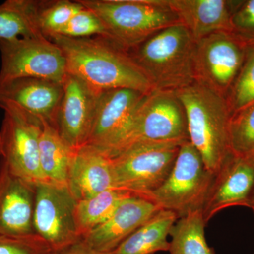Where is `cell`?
<instances>
[{
    "instance_id": "obj_1",
    "label": "cell",
    "mask_w": 254,
    "mask_h": 254,
    "mask_svg": "<svg viewBox=\"0 0 254 254\" xmlns=\"http://www.w3.org/2000/svg\"><path fill=\"white\" fill-rule=\"evenodd\" d=\"M51 39L64 55L66 73L95 91L128 88L146 94L153 89L127 50L108 38L55 36Z\"/></svg>"
},
{
    "instance_id": "obj_2",
    "label": "cell",
    "mask_w": 254,
    "mask_h": 254,
    "mask_svg": "<svg viewBox=\"0 0 254 254\" xmlns=\"http://www.w3.org/2000/svg\"><path fill=\"white\" fill-rule=\"evenodd\" d=\"M175 93L186 112L189 140L215 175L234 155L229 139L232 113L226 98L195 81Z\"/></svg>"
},
{
    "instance_id": "obj_3",
    "label": "cell",
    "mask_w": 254,
    "mask_h": 254,
    "mask_svg": "<svg viewBox=\"0 0 254 254\" xmlns=\"http://www.w3.org/2000/svg\"><path fill=\"white\" fill-rule=\"evenodd\" d=\"M194 38L181 23L127 50L153 89L176 91L195 82Z\"/></svg>"
},
{
    "instance_id": "obj_4",
    "label": "cell",
    "mask_w": 254,
    "mask_h": 254,
    "mask_svg": "<svg viewBox=\"0 0 254 254\" xmlns=\"http://www.w3.org/2000/svg\"><path fill=\"white\" fill-rule=\"evenodd\" d=\"M99 17L108 39L126 50L180 23L167 0H78Z\"/></svg>"
},
{
    "instance_id": "obj_5",
    "label": "cell",
    "mask_w": 254,
    "mask_h": 254,
    "mask_svg": "<svg viewBox=\"0 0 254 254\" xmlns=\"http://www.w3.org/2000/svg\"><path fill=\"white\" fill-rule=\"evenodd\" d=\"M213 174L190 141L182 144L168 178L148 200L160 210L176 214L178 219L202 210L213 184Z\"/></svg>"
},
{
    "instance_id": "obj_6",
    "label": "cell",
    "mask_w": 254,
    "mask_h": 254,
    "mask_svg": "<svg viewBox=\"0 0 254 254\" xmlns=\"http://www.w3.org/2000/svg\"><path fill=\"white\" fill-rule=\"evenodd\" d=\"M183 143H136L110 157L115 186L148 199L168 178Z\"/></svg>"
},
{
    "instance_id": "obj_7",
    "label": "cell",
    "mask_w": 254,
    "mask_h": 254,
    "mask_svg": "<svg viewBox=\"0 0 254 254\" xmlns=\"http://www.w3.org/2000/svg\"><path fill=\"white\" fill-rule=\"evenodd\" d=\"M0 108L4 111L0 128V163L10 173L33 185L49 182L40 165L41 122L11 103H0Z\"/></svg>"
},
{
    "instance_id": "obj_8",
    "label": "cell",
    "mask_w": 254,
    "mask_h": 254,
    "mask_svg": "<svg viewBox=\"0 0 254 254\" xmlns=\"http://www.w3.org/2000/svg\"><path fill=\"white\" fill-rule=\"evenodd\" d=\"M188 141L186 112L177 93L153 89L143 95L135 109L124 149L136 143H183Z\"/></svg>"
},
{
    "instance_id": "obj_9",
    "label": "cell",
    "mask_w": 254,
    "mask_h": 254,
    "mask_svg": "<svg viewBox=\"0 0 254 254\" xmlns=\"http://www.w3.org/2000/svg\"><path fill=\"white\" fill-rule=\"evenodd\" d=\"M0 84L19 78H36L63 83L66 60L54 42L45 36L0 40Z\"/></svg>"
},
{
    "instance_id": "obj_10",
    "label": "cell",
    "mask_w": 254,
    "mask_h": 254,
    "mask_svg": "<svg viewBox=\"0 0 254 254\" xmlns=\"http://www.w3.org/2000/svg\"><path fill=\"white\" fill-rule=\"evenodd\" d=\"M241 43L232 32L213 33L195 42V81L227 98L243 64Z\"/></svg>"
},
{
    "instance_id": "obj_11",
    "label": "cell",
    "mask_w": 254,
    "mask_h": 254,
    "mask_svg": "<svg viewBox=\"0 0 254 254\" xmlns=\"http://www.w3.org/2000/svg\"><path fill=\"white\" fill-rule=\"evenodd\" d=\"M145 93L115 88L100 93L88 143L110 157L126 146L135 109Z\"/></svg>"
},
{
    "instance_id": "obj_12",
    "label": "cell",
    "mask_w": 254,
    "mask_h": 254,
    "mask_svg": "<svg viewBox=\"0 0 254 254\" xmlns=\"http://www.w3.org/2000/svg\"><path fill=\"white\" fill-rule=\"evenodd\" d=\"M76 202L67 187L50 182L36 185L33 227L52 250L80 240L75 222Z\"/></svg>"
},
{
    "instance_id": "obj_13",
    "label": "cell",
    "mask_w": 254,
    "mask_h": 254,
    "mask_svg": "<svg viewBox=\"0 0 254 254\" xmlns=\"http://www.w3.org/2000/svg\"><path fill=\"white\" fill-rule=\"evenodd\" d=\"M56 127L62 138L74 150L88 143L98 98L95 91L79 78L66 73L63 83Z\"/></svg>"
},
{
    "instance_id": "obj_14",
    "label": "cell",
    "mask_w": 254,
    "mask_h": 254,
    "mask_svg": "<svg viewBox=\"0 0 254 254\" xmlns=\"http://www.w3.org/2000/svg\"><path fill=\"white\" fill-rule=\"evenodd\" d=\"M254 188V164L249 158L233 156L214 177L202 209L205 222L224 209L248 206Z\"/></svg>"
},
{
    "instance_id": "obj_15",
    "label": "cell",
    "mask_w": 254,
    "mask_h": 254,
    "mask_svg": "<svg viewBox=\"0 0 254 254\" xmlns=\"http://www.w3.org/2000/svg\"><path fill=\"white\" fill-rule=\"evenodd\" d=\"M36 185L15 176L0 163V235H34Z\"/></svg>"
},
{
    "instance_id": "obj_16",
    "label": "cell",
    "mask_w": 254,
    "mask_h": 254,
    "mask_svg": "<svg viewBox=\"0 0 254 254\" xmlns=\"http://www.w3.org/2000/svg\"><path fill=\"white\" fill-rule=\"evenodd\" d=\"M160 210L151 200L129 197L119 205L106 221L81 240L93 250L110 253Z\"/></svg>"
},
{
    "instance_id": "obj_17",
    "label": "cell",
    "mask_w": 254,
    "mask_h": 254,
    "mask_svg": "<svg viewBox=\"0 0 254 254\" xmlns=\"http://www.w3.org/2000/svg\"><path fill=\"white\" fill-rule=\"evenodd\" d=\"M63 84L36 78H19L0 84V103H11L40 121L56 127Z\"/></svg>"
},
{
    "instance_id": "obj_18",
    "label": "cell",
    "mask_w": 254,
    "mask_h": 254,
    "mask_svg": "<svg viewBox=\"0 0 254 254\" xmlns=\"http://www.w3.org/2000/svg\"><path fill=\"white\" fill-rule=\"evenodd\" d=\"M67 187L76 201L91 198L115 186L111 158L90 145L76 150L68 173Z\"/></svg>"
},
{
    "instance_id": "obj_19",
    "label": "cell",
    "mask_w": 254,
    "mask_h": 254,
    "mask_svg": "<svg viewBox=\"0 0 254 254\" xmlns=\"http://www.w3.org/2000/svg\"><path fill=\"white\" fill-rule=\"evenodd\" d=\"M167 3L195 41L213 33L232 32L233 1L167 0Z\"/></svg>"
},
{
    "instance_id": "obj_20",
    "label": "cell",
    "mask_w": 254,
    "mask_h": 254,
    "mask_svg": "<svg viewBox=\"0 0 254 254\" xmlns=\"http://www.w3.org/2000/svg\"><path fill=\"white\" fill-rule=\"evenodd\" d=\"M76 150L62 138L55 125L42 122L39 138L40 165L48 182L67 187L68 173Z\"/></svg>"
},
{
    "instance_id": "obj_21",
    "label": "cell",
    "mask_w": 254,
    "mask_h": 254,
    "mask_svg": "<svg viewBox=\"0 0 254 254\" xmlns=\"http://www.w3.org/2000/svg\"><path fill=\"white\" fill-rule=\"evenodd\" d=\"M178 218L176 214L160 210L122 242L111 254H154L168 252V237Z\"/></svg>"
},
{
    "instance_id": "obj_22",
    "label": "cell",
    "mask_w": 254,
    "mask_h": 254,
    "mask_svg": "<svg viewBox=\"0 0 254 254\" xmlns=\"http://www.w3.org/2000/svg\"><path fill=\"white\" fill-rule=\"evenodd\" d=\"M41 1L7 0L0 4V40L44 36L38 23Z\"/></svg>"
},
{
    "instance_id": "obj_23",
    "label": "cell",
    "mask_w": 254,
    "mask_h": 254,
    "mask_svg": "<svg viewBox=\"0 0 254 254\" xmlns=\"http://www.w3.org/2000/svg\"><path fill=\"white\" fill-rule=\"evenodd\" d=\"M131 196L136 195L127 190L112 189L76 202L75 222L80 239L106 221L124 200Z\"/></svg>"
},
{
    "instance_id": "obj_24",
    "label": "cell",
    "mask_w": 254,
    "mask_h": 254,
    "mask_svg": "<svg viewBox=\"0 0 254 254\" xmlns=\"http://www.w3.org/2000/svg\"><path fill=\"white\" fill-rule=\"evenodd\" d=\"M205 224L202 210L178 219L170 233V254H215L205 240Z\"/></svg>"
},
{
    "instance_id": "obj_25",
    "label": "cell",
    "mask_w": 254,
    "mask_h": 254,
    "mask_svg": "<svg viewBox=\"0 0 254 254\" xmlns=\"http://www.w3.org/2000/svg\"><path fill=\"white\" fill-rule=\"evenodd\" d=\"M229 139L235 156L250 158L254 154V103L231 114Z\"/></svg>"
},
{
    "instance_id": "obj_26",
    "label": "cell",
    "mask_w": 254,
    "mask_h": 254,
    "mask_svg": "<svg viewBox=\"0 0 254 254\" xmlns=\"http://www.w3.org/2000/svg\"><path fill=\"white\" fill-rule=\"evenodd\" d=\"M84 6L78 1L68 0L41 2L38 23L43 36L48 38L58 36L66 24Z\"/></svg>"
},
{
    "instance_id": "obj_27",
    "label": "cell",
    "mask_w": 254,
    "mask_h": 254,
    "mask_svg": "<svg viewBox=\"0 0 254 254\" xmlns=\"http://www.w3.org/2000/svg\"><path fill=\"white\" fill-rule=\"evenodd\" d=\"M226 100L231 113L254 103V52L241 69Z\"/></svg>"
},
{
    "instance_id": "obj_28",
    "label": "cell",
    "mask_w": 254,
    "mask_h": 254,
    "mask_svg": "<svg viewBox=\"0 0 254 254\" xmlns=\"http://www.w3.org/2000/svg\"><path fill=\"white\" fill-rule=\"evenodd\" d=\"M58 36L70 38H91V36H96L108 38L101 20L85 6L70 20Z\"/></svg>"
},
{
    "instance_id": "obj_29",
    "label": "cell",
    "mask_w": 254,
    "mask_h": 254,
    "mask_svg": "<svg viewBox=\"0 0 254 254\" xmlns=\"http://www.w3.org/2000/svg\"><path fill=\"white\" fill-rule=\"evenodd\" d=\"M52 251L36 234L23 237L0 235V254H47Z\"/></svg>"
},
{
    "instance_id": "obj_30",
    "label": "cell",
    "mask_w": 254,
    "mask_h": 254,
    "mask_svg": "<svg viewBox=\"0 0 254 254\" xmlns=\"http://www.w3.org/2000/svg\"><path fill=\"white\" fill-rule=\"evenodd\" d=\"M232 33L254 36V0L245 1L236 8L232 17Z\"/></svg>"
},
{
    "instance_id": "obj_31",
    "label": "cell",
    "mask_w": 254,
    "mask_h": 254,
    "mask_svg": "<svg viewBox=\"0 0 254 254\" xmlns=\"http://www.w3.org/2000/svg\"><path fill=\"white\" fill-rule=\"evenodd\" d=\"M52 254H111L103 253L93 250L86 242L80 239L77 242L58 251H53Z\"/></svg>"
},
{
    "instance_id": "obj_32",
    "label": "cell",
    "mask_w": 254,
    "mask_h": 254,
    "mask_svg": "<svg viewBox=\"0 0 254 254\" xmlns=\"http://www.w3.org/2000/svg\"><path fill=\"white\" fill-rule=\"evenodd\" d=\"M247 208H251L254 213V188L253 191H252V195H251L250 199L249 200L248 206Z\"/></svg>"
},
{
    "instance_id": "obj_33",
    "label": "cell",
    "mask_w": 254,
    "mask_h": 254,
    "mask_svg": "<svg viewBox=\"0 0 254 254\" xmlns=\"http://www.w3.org/2000/svg\"><path fill=\"white\" fill-rule=\"evenodd\" d=\"M250 158L251 160H252V162H253V163L254 164V154L253 155H252V156H251L250 158Z\"/></svg>"
},
{
    "instance_id": "obj_34",
    "label": "cell",
    "mask_w": 254,
    "mask_h": 254,
    "mask_svg": "<svg viewBox=\"0 0 254 254\" xmlns=\"http://www.w3.org/2000/svg\"><path fill=\"white\" fill-rule=\"evenodd\" d=\"M53 252V251H52ZM52 252H50V253L47 254H52Z\"/></svg>"
}]
</instances>
